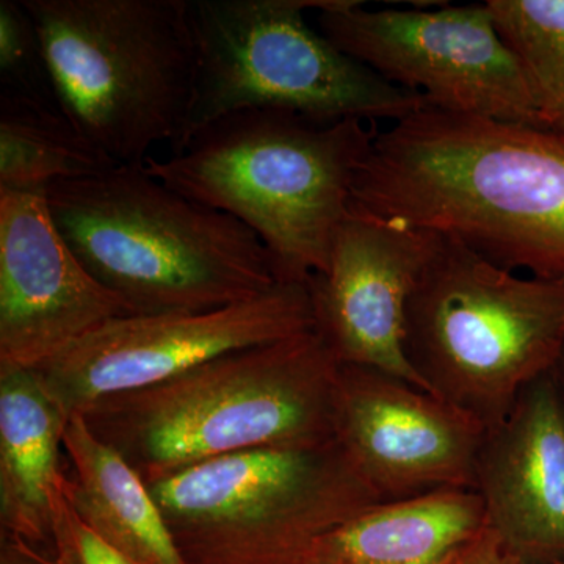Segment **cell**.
Here are the masks:
<instances>
[{
    "mask_svg": "<svg viewBox=\"0 0 564 564\" xmlns=\"http://www.w3.org/2000/svg\"><path fill=\"white\" fill-rule=\"evenodd\" d=\"M352 210L564 281V135L426 107L378 132Z\"/></svg>",
    "mask_w": 564,
    "mask_h": 564,
    "instance_id": "obj_1",
    "label": "cell"
},
{
    "mask_svg": "<svg viewBox=\"0 0 564 564\" xmlns=\"http://www.w3.org/2000/svg\"><path fill=\"white\" fill-rule=\"evenodd\" d=\"M339 370L311 329L106 397L79 415L151 484L220 456L336 440Z\"/></svg>",
    "mask_w": 564,
    "mask_h": 564,
    "instance_id": "obj_2",
    "label": "cell"
},
{
    "mask_svg": "<svg viewBox=\"0 0 564 564\" xmlns=\"http://www.w3.org/2000/svg\"><path fill=\"white\" fill-rule=\"evenodd\" d=\"M377 137V122L240 110L196 132L166 161L148 159L144 170L250 228L280 284H307L328 270L352 184Z\"/></svg>",
    "mask_w": 564,
    "mask_h": 564,
    "instance_id": "obj_3",
    "label": "cell"
},
{
    "mask_svg": "<svg viewBox=\"0 0 564 564\" xmlns=\"http://www.w3.org/2000/svg\"><path fill=\"white\" fill-rule=\"evenodd\" d=\"M70 250L133 315L188 314L247 302L280 284L250 228L117 165L44 191Z\"/></svg>",
    "mask_w": 564,
    "mask_h": 564,
    "instance_id": "obj_4",
    "label": "cell"
},
{
    "mask_svg": "<svg viewBox=\"0 0 564 564\" xmlns=\"http://www.w3.org/2000/svg\"><path fill=\"white\" fill-rule=\"evenodd\" d=\"M62 110L118 165L187 124L198 52L188 0H22Z\"/></svg>",
    "mask_w": 564,
    "mask_h": 564,
    "instance_id": "obj_5",
    "label": "cell"
},
{
    "mask_svg": "<svg viewBox=\"0 0 564 564\" xmlns=\"http://www.w3.org/2000/svg\"><path fill=\"white\" fill-rule=\"evenodd\" d=\"M404 350L434 395L492 429L562 359L564 281L519 276L441 236L408 303Z\"/></svg>",
    "mask_w": 564,
    "mask_h": 564,
    "instance_id": "obj_6",
    "label": "cell"
},
{
    "mask_svg": "<svg viewBox=\"0 0 564 564\" xmlns=\"http://www.w3.org/2000/svg\"><path fill=\"white\" fill-rule=\"evenodd\" d=\"M326 0H188L195 96L173 154L240 110L292 111L321 122H399L429 102L383 79L304 20Z\"/></svg>",
    "mask_w": 564,
    "mask_h": 564,
    "instance_id": "obj_7",
    "label": "cell"
},
{
    "mask_svg": "<svg viewBox=\"0 0 564 564\" xmlns=\"http://www.w3.org/2000/svg\"><path fill=\"white\" fill-rule=\"evenodd\" d=\"M148 486L187 564H284L383 502L337 440L220 456Z\"/></svg>",
    "mask_w": 564,
    "mask_h": 564,
    "instance_id": "obj_8",
    "label": "cell"
},
{
    "mask_svg": "<svg viewBox=\"0 0 564 564\" xmlns=\"http://www.w3.org/2000/svg\"><path fill=\"white\" fill-rule=\"evenodd\" d=\"M326 0L318 31L383 79L433 109L541 128L532 88L489 7L367 10Z\"/></svg>",
    "mask_w": 564,
    "mask_h": 564,
    "instance_id": "obj_9",
    "label": "cell"
},
{
    "mask_svg": "<svg viewBox=\"0 0 564 564\" xmlns=\"http://www.w3.org/2000/svg\"><path fill=\"white\" fill-rule=\"evenodd\" d=\"M314 328L307 284H276L220 310L117 318L35 370L70 417L106 397L151 388L228 352Z\"/></svg>",
    "mask_w": 564,
    "mask_h": 564,
    "instance_id": "obj_10",
    "label": "cell"
},
{
    "mask_svg": "<svg viewBox=\"0 0 564 564\" xmlns=\"http://www.w3.org/2000/svg\"><path fill=\"white\" fill-rule=\"evenodd\" d=\"M486 426L441 397L361 366H340L336 440L383 502L470 488Z\"/></svg>",
    "mask_w": 564,
    "mask_h": 564,
    "instance_id": "obj_11",
    "label": "cell"
},
{
    "mask_svg": "<svg viewBox=\"0 0 564 564\" xmlns=\"http://www.w3.org/2000/svg\"><path fill=\"white\" fill-rule=\"evenodd\" d=\"M440 239L350 207L334 237L328 270L307 282L314 329L340 366L370 367L433 393L408 359L404 325Z\"/></svg>",
    "mask_w": 564,
    "mask_h": 564,
    "instance_id": "obj_12",
    "label": "cell"
},
{
    "mask_svg": "<svg viewBox=\"0 0 564 564\" xmlns=\"http://www.w3.org/2000/svg\"><path fill=\"white\" fill-rule=\"evenodd\" d=\"M131 315L70 250L44 192L0 191V366L36 369Z\"/></svg>",
    "mask_w": 564,
    "mask_h": 564,
    "instance_id": "obj_13",
    "label": "cell"
},
{
    "mask_svg": "<svg viewBox=\"0 0 564 564\" xmlns=\"http://www.w3.org/2000/svg\"><path fill=\"white\" fill-rule=\"evenodd\" d=\"M474 489L486 529L529 564L564 562V399L555 369L486 430Z\"/></svg>",
    "mask_w": 564,
    "mask_h": 564,
    "instance_id": "obj_14",
    "label": "cell"
},
{
    "mask_svg": "<svg viewBox=\"0 0 564 564\" xmlns=\"http://www.w3.org/2000/svg\"><path fill=\"white\" fill-rule=\"evenodd\" d=\"M69 415L35 369L0 366L2 536L50 551L55 494L66 473Z\"/></svg>",
    "mask_w": 564,
    "mask_h": 564,
    "instance_id": "obj_15",
    "label": "cell"
},
{
    "mask_svg": "<svg viewBox=\"0 0 564 564\" xmlns=\"http://www.w3.org/2000/svg\"><path fill=\"white\" fill-rule=\"evenodd\" d=\"M485 530L475 489H441L373 505L284 564H452Z\"/></svg>",
    "mask_w": 564,
    "mask_h": 564,
    "instance_id": "obj_16",
    "label": "cell"
},
{
    "mask_svg": "<svg viewBox=\"0 0 564 564\" xmlns=\"http://www.w3.org/2000/svg\"><path fill=\"white\" fill-rule=\"evenodd\" d=\"M63 445V488L93 532L133 564H187L150 486L88 429L82 415H70Z\"/></svg>",
    "mask_w": 564,
    "mask_h": 564,
    "instance_id": "obj_17",
    "label": "cell"
},
{
    "mask_svg": "<svg viewBox=\"0 0 564 564\" xmlns=\"http://www.w3.org/2000/svg\"><path fill=\"white\" fill-rule=\"evenodd\" d=\"M117 165L62 107L0 95V191L44 192Z\"/></svg>",
    "mask_w": 564,
    "mask_h": 564,
    "instance_id": "obj_18",
    "label": "cell"
},
{
    "mask_svg": "<svg viewBox=\"0 0 564 564\" xmlns=\"http://www.w3.org/2000/svg\"><path fill=\"white\" fill-rule=\"evenodd\" d=\"M486 6L524 69L541 128L564 135V0H488Z\"/></svg>",
    "mask_w": 564,
    "mask_h": 564,
    "instance_id": "obj_19",
    "label": "cell"
},
{
    "mask_svg": "<svg viewBox=\"0 0 564 564\" xmlns=\"http://www.w3.org/2000/svg\"><path fill=\"white\" fill-rule=\"evenodd\" d=\"M0 95L58 106L46 52L22 0H0Z\"/></svg>",
    "mask_w": 564,
    "mask_h": 564,
    "instance_id": "obj_20",
    "label": "cell"
},
{
    "mask_svg": "<svg viewBox=\"0 0 564 564\" xmlns=\"http://www.w3.org/2000/svg\"><path fill=\"white\" fill-rule=\"evenodd\" d=\"M63 478L55 494L51 564H133L82 521L66 496Z\"/></svg>",
    "mask_w": 564,
    "mask_h": 564,
    "instance_id": "obj_21",
    "label": "cell"
},
{
    "mask_svg": "<svg viewBox=\"0 0 564 564\" xmlns=\"http://www.w3.org/2000/svg\"><path fill=\"white\" fill-rule=\"evenodd\" d=\"M452 564H529L511 554L488 529L467 545ZM564 564V562L554 563Z\"/></svg>",
    "mask_w": 564,
    "mask_h": 564,
    "instance_id": "obj_22",
    "label": "cell"
},
{
    "mask_svg": "<svg viewBox=\"0 0 564 564\" xmlns=\"http://www.w3.org/2000/svg\"><path fill=\"white\" fill-rule=\"evenodd\" d=\"M556 377H558L560 388H562L563 399H564V352L560 362L556 364L555 367Z\"/></svg>",
    "mask_w": 564,
    "mask_h": 564,
    "instance_id": "obj_23",
    "label": "cell"
},
{
    "mask_svg": "<svg viewBox=\"0 0 564 564\" xmlns=\"http://www.w3.org/2000/svg\"><path fill=\"white\" fill-rule=\"evenodd\" d=\"M36 564H41V563H36Z\"/></svg>",
    "mask_w": 564,
    "mask_h": 564,
    "instance_id": "obj_24",
    "label": "cell"
}]
</instances>
